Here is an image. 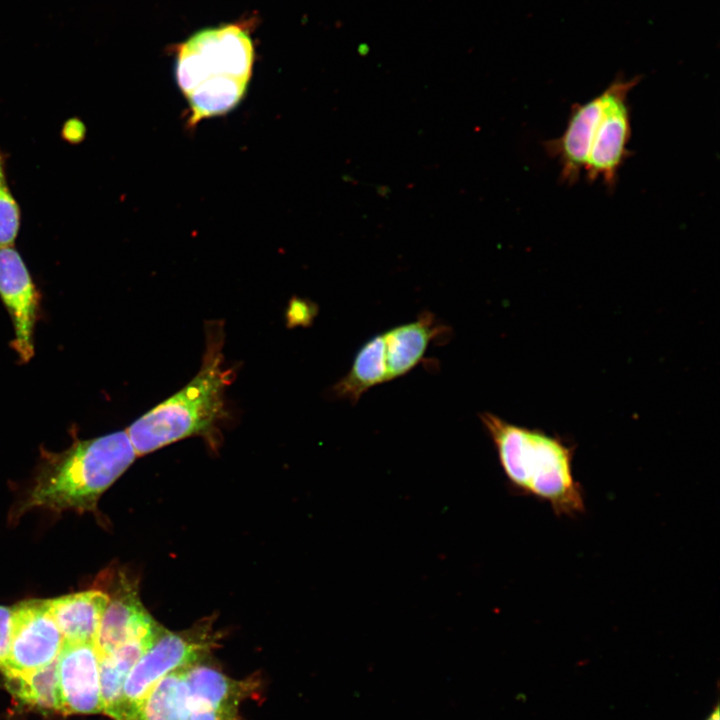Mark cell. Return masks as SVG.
I'll return each instance as SVG.
<instances>
[{
	"mask_svg": "<svg viewBox=\"0 0 720 720\" xmlns=\"http://www.w3.org/2000/svg\"><path fill=\"white\" fill-rule=\"evenodd\" d=\"M175 54L176 82L191 125L230 112L245 96L256 56L247 23L201 29L177 44Z\"/></svg>",
	"mask_w": 720,
	"mask_h": 720,
	"instance_id": "6da1fadb",
	"label": "cell"
},
{
	"mask_svg": "<svg viewBox=\"0 0 720 720\" xmlns=\"http://www.w3.org/2000/svg\"><path fill=\"white\" fill-rule=\"evenodd\" d=\"M205 335L206 348L198 373L125 430L137 456L191 436H201L211 445L219 440V425L228 417L224 391L235 374L224 367L223 322L206 321Z\"/></svg>",
	"mask_w": 720,
	"mask_h": 720,
	"instance_id": "7a4b0ae2",
	"label": "cell"
},
{
	"mask_svg": "<svg viewBox=\"0 0 720 720\" xmlns=\"http://www.w3.org/2000/svg\"><path fill=\"white\" fill-rule=\"evenodd\" d=\"M480 419L515 491L548 503L557 516L576 517L585 512L584 489L573 472V445L543 430L509 423L490 412L480 414Z\"/></svg>",
	"mask_w": 720,
	"mask_h": 720,
	"instance_id": "3957f363",
	"label": "cell"
},
{
	"mask_svg": "<svg viewBox=\"0 0 720 720\" xmlns=\"http://www.w3.org/2000/svg\"><path fill=\"white\" fill-rule=\"evenodd\" d=\"M137 457L126 431L76 441L60 453L46 452L23 510H94L101 494Z\"/></svg>",
	"mask_w": 720,
	"mask_h": 720,
	"instance_id": "277c9868",
	"label": "cell"
},
{
	"mask_svg": "<svg viewBox=\"0 0 720 720\" xmlns=\"http://www.w3.org/2000/svg\"><path fill=\"white\" fill-rule=\"evenodd\" d=\"M218 641L210 618L184 631L165 629L138 659L125 681L122 720H135L143 699L158 681L173 671L202 662Z\"/></svg>",
	"mask_w": 720,
	"mask_h": 720,
	"instance_id": "5b68a950",
	"label": "cell"
},
{
	"mask_svg": "<svg viewBox=\"0 0 720 720\" xmlns=\"http://www.w3.org/2000/svg\"><path fill=\"white\" fill-rule=\"evenodd\" d=\"M640 79V76L629 79L618 76L604 89L606 103L593 134L584 170L591 182L600 180L608 188H614L620 168L631 155L627 148L631 137L628 94Z\"/></svg>",
	"mask_w": 720,
	"mask_h": 720,
	"instance_id": "8992f818",
	"label": "cell"
},
{
	"mask_svg": "<svg viewBox=\"0 0 720 720\" xmlns=\"http://www.w3.org/2000/svg\"><path fill=\"white\" fill-rule=\"evenodd\" d=\"M63 644L47 600L20 602L12 608L10 651L0 669L5 676L36 670L55 660Z\"/></svg>",
	"mask_w": 720,
	"mask_h": 720,
	"instance_id": "52a82bcc",
	"label": "cell"
},
{
	"mask_svg": "<svg viewBox=\"0 0 720 720\" xmlns=\"http://www.w3.org/2000/svg\"><path fill=\"white\" fill-rule=\"evenodd\" d=\"M0 298L13 323L11 347L21 362L34 355L33 334L40 305V293L17 250L0 248Z\"/></svg>",
	"mask_w": 720,
	"mask_h": 720,
	"instance_id": "ba28073f",
	"label": "cell"
},
{
	"mask_svg": "<svg viewBox=\"0 0 720 720\" xmlns=\"http://www.w3.org/2000/svg\"><path fill=\"white\" fill-rule=\"evenodd\" d=\"M57 666L62 713L101 712L99 656L95 644L64 642Z\"/></svg>",
	"mask_w": 720,
	"mask_h": 720,
	"instance_id": "9c48e42d",
	"label": "cell"
},
{
	"mask_svg": "<svg viewBox=\"0 0 720 720\" xmlns=\"http://www.w3.org/2000/svg\"><path fill=\"white\" fill-rule=\"evenodd\" d=\"M164 629L142 605L136 584L121 576L95 639L99 659L131 639L159 634Z\"/></svg>",
	"mask_w": 720,
	"mask_h": 720,
	"instance_id": "30bf717a",
	"label": "cell"
},
{
	"mask_svg": "<svg viewBox=\"0 0 720 720\" xmlns=\"http://www.w3.org/2000/svg\"><path fill=\"white\" fill-rule=\"evenodd\" d=\"M606 103V92L572 106L563 133L544 143L546 153L558 162L563 183L575 184L585 170L595 128Z\"/></svg>",
	"mask_w": 720,
	"mask_h": 720,
	"instance_id": "8fae6325",
	"label": "cell"
},
{
	"mask_svg": "<svg viewBox=\"0 0 720 720\" xmlns=\"http://www.w3.org/2000/svg\"><path fill=\"white\" fill-rule=\"evenodd\" d=\"M188 689V711L200 708H234L254 697L260 689V680L249 677L236 680L216 668L203 663L185 668Z\"/></svg>",
	"mask_w": 720,
	"mask_h": 720,
	"instance_id": "7c38bea8",
	"label": "cell"
},
{
	"mask_svg": "<svg viewBox=\"0 0 720 720\" xmlns=\"http://www.w3.org/2000/svg\"><path fill=\"white\" fill-rule=\"evenodd\" d=\"M109 597L102 590H88L47 600L64 642L95 644Z\"/></svg>",
	"mask_w": 720,
	"mask_h": 720,
	"instance_id": "4fadbf2b",
	"label": "cell"
},
{
	"mask_svg": "<svg viewBox=\"0 0 720 720\" xmlns=\"http://www.w3.org/2000/svg\"><path fill=\"white\" fill-rule=\"evenodd\" d=\"M440 332L441 327L433 315L423 312L417 320L383 333L388 381L412 370L423 359L428 345Z\"/></svg>",
	"mask_w": 720,
	"mask_h": 720,
	"instance_id": "5bb4252c",
	"label": "cell"
},
{
	"mask_svg": "<svg viewBox=\"0 0 720 720\" xmlns=\"http://www.w3.org/2000/svg\"><path fill=\"white\" fill-rule=\"evenodd\" d=\"M161 633L131 639L99 659L102 711L113 719L122 720L123 689L131 669Z\"/></svg>",
	"mask_w": 720,
	"mask_h": 720,
	"instance_id": "9a60e30c",
	"label": "cell"
},
{
	"mask_svg": "<svg viewBox=\"0 0 720 720\" xmlns=\"http://www.w3.org/2000/svg\"><path fill=\"white\" fill-rule=\"evenodd\" d=\"M388 381L383 335L368 340L356 354L349 372L334 386L336 397L356 403L371 387Z\"/></svg>",
	"mask_w": 720,
	"mask_h": 720,
	"instance_id": "2e32d148",
	"label": "cell"
},
{
	"mask_svg": "<svg viewBox=\"0 0 720 720\" xmlns=\"http://www.w3.org/2000/svg\"><path fill=\"white\" fill-rule=\"evenodd\" d=\"M188 689L185 668L164 676L143 699L135 720H186Z\"/></svg>",
	"mask_w": 720,
	"mask_h": 720,
	"instance_id": "e0dca14e",
	"label": "cell"
},
{
	"mask_svg": "<svg viewBox=\"0 0 720 720\" xmlns=\"http://www.w3.org/2000/svg\"><path fill=\"white\" fill-rule=\"evenodd\" d=\"M5 677L9 691L22 703L62 712L57 658L36 670Z\"/></svg>",
	"mask_w": 720,
	"mask_h": 720,
	"instance_id": "ac0fdd59",
	"label": "cell"
},
{
	"mask_svg": "<svg viewBox=\"0 0 720 720\" xmlns=\"http://www.w3.org/2000/svg\"><path fill=\"white\" fill-rule=\"evenodd\" d=\"M6 159L0 148V248L14 246L21 224L20 206L7 181Z\"/></svg>",
	"mask_w": 720,
	"mask_h": 720,
	"instance_id": "d6986e66",
	"label": "cell"
},
{
	"mask_svg": "<svg viewBox=\"0 0 720 720\" xmlns=\"http://www.w3.org/2000/svg\"><path fill=\"white\" fill-rule=\"evenodd\" d=\"M315 313L311 303L295 297L289 303L286 318L290 327L306 325L313 319Z\"/></svg>",
	"mask_w": 720,
	"mask_h": 720,
	"instance_id": "ffe728a7",
	"label": "cell"
},
{
	"mask_svg": "<svg viewBox=\"0 0 720 720\" xmlns=\"http://www.w3.org/2000/svg\"><path fill=\"white\" fill-rule=\"evenodd\" d=\"M186 720H243L238 709L200 708L190 709Z\"/></svg>",
	"mask_w": 720,
	"mask_h": 720,
	"instance_id": "44dd1931",
	"label": "cell"
},
{
	"mask_svg": "<svg viewBox=\"0 0 720 720\" xmlns=\"http://www.w3.org/2000/svg\"><path fill=\"white\" fill-rule=\"evenodd\" d=\"M12 637V609L0 606V667L7 660Z\"/></svg>",
	"mask_w": 720,
	"mask_h": 720,
	"instance_id": "7402d4cb",
	"label": "cell"
},
{
	"mask_svg": "<svg viewBox=\"0 0 720 720\" xmlns=\"http://www.w3.org/2000/svg\"><path fill=\"white\" fill-rule=\"evenodd\" d=\"M87 133L85 123L78 117L67 119L61 128V138L69 144H80L84 141Z\"/></svg>",
	"mask_w": 720,
	"mask_h": 720,
	"instance_id": "603a6c76",
	"label": "cell"
},
{
	"mask_svg": "<svg viewBox=\"0 0 720 720\" xmlns=\"http://www.w3.org/2000/svg\"><path fill=\"white\" fill-rule=\"evenodd\" d=\"M706 720H720L718 705L715 706L714 710L712 711V713L708 716V718Z\"/></svg>",
	"mask_w": 720,
	"mask_h": 720,
	"instance_id": "cb8c5ba5",
	"label": "cell"
},
{
	"mask_svg": "<svg viewBox=\"0 0 720 720\" xmlns=\"http://www.w3.org/2000/svg\"><path fill=\"white\" fill-rule=\"evenodd\" d=\"M368 50H369V49H368V46L365 45V44H362V45L359 46V52H360L361 54L367 53Z\"/></svg>",
	"mask_w": 720,
	"mask_h": 720,
	"instance_id": "d4e9b609",
	"label": "cell"
}]
</instances>
